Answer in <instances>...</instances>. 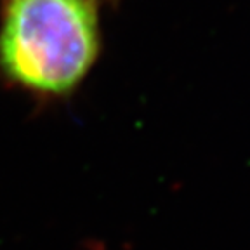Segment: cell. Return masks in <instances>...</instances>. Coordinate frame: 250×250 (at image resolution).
Listing matches in <instances>:
<instances>
[{"label": "cell", "mask_w": 250, "mask_h": 250, "mask_svg": "<svg viewBox=\"0 0 250 250\" xmlns=\"http://www.w3.org/2000/svg\"><path fill=\"white\" fill-rule=\"evenodd\" d=\"M98 20L89 0H9L0 30V66L18 85L64 96L98 56Z\"/></svg>", "instance_id": "1"}]
</instances>
